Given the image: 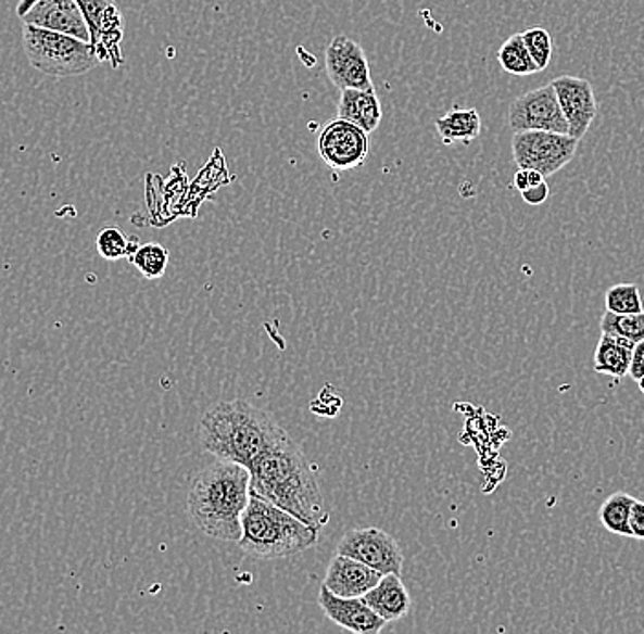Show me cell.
I'll use <instances>...</instances> for the list:
<instances>
[{"instance_id": "6da1fadb", "label": "cell", "mask_w": 644, "mask_h": 634, "mask_svg": "<svg viewBox=\"0 0 644 634\" xmlns=\"http://www.w3.org/2000/svg\"><path fill=\"white\" fill-rule=\"evenodd\" d=\"M250 473L251 494L285 508L317 531L328 525L330 513L317 476L290 435L264 452Z\"/></svg>"}, {"instance_id": "7a4b0ae2", "label": "cell", "mask_w": 644, "mask_h": 634, "mask_svg": "<svg viewBox=\"0 0 644 634\" xmlns=\"http://www.w3.org/2000/svg\"><path fill=\"white\" fill-rule=\"evenodd\" d=\"M205 452L222 461L250 468L264 452L288 438V432L248 401H224L211 406L198 424Z\"/></svg>"}, {"instance_id": "3957f363", "label": "cell", "mask_w": 644, "mask_h": 634, "mask_svg": "<svg viewBox=\"0 0 644 634\" xmlns=\"http://www.w3.org/2000/svg\"><path fill=\"white\" fill-rule=\"evenodd\" d=\"M250 497V468L220 459L203 468L192 481L187 512L203 534L222 542H239Z\"/></svg>"}, {"instance_id": "277c9868", "label": "cell", "mask_w": 644, "mask_h": 634, "mask_svg": "<svg viewBox=\"0 0 644 634\" xmlns=\"http://www.w3.org/2000/svg\"><path fill=\"white\" fill-rule=\"evenodd\" d=\"M319 542V531L302 519L251 494L242 516L239 545L245 554L261 559L290 558Z\"/></svg>"}, {"instance_id": "5b68a950", "label": "cell", "mask_w": 644, "mask_h": 634, "mask_svg": "<svg viewBox=\"0 0 644 634\" xmlns=\"http://www.w3.org/2000/svg\"><path fill=\"white\" fill-rule=\"evenodd\" d=\"M23 48L34 68L59 79L83 76L101 64L92 42L31 24L23 26Z\"/></svg>"}, {"instance_id": "8992f818", "label": "cell", "mask_w": 644, "mask_h": 634, "mask_svg": "<svg viewBox=\"0 0 644 634\" xmlns=\"http://www.w3.org/2000/svg\"><path fill=\"white\" fill-rule=\"evenodd\" d=\"M577 147L579 139L544 130L515 132L512 141L513 157L518 167L539 170L544 178L563 170L577 154Z\"/></svg>"}, {"instance_id": "52a82bcc", "label": "cell", "mask_w": 644, "mask_h": 634, "mask_svg": "<svg viewBox=\"0 0 644 634\" xmlns=\"http://www.w3.org/2000/svg\"><path fill=\"white\" fill-rule=\"evenodd\" d=\"M368 134L343 117L326 123L317 138L320 160L336 170L361 167L368 157Z\"/></svg>"}, {"instance_id": "ba28073f", "label": "cell", "mask_w": 644, "mask_h": 634, "mask_svg": "<svg viewBox=\"0 0 644 634\" xmlns=\"http://www.w3.org/2000/svg\"><path fill=\"white\" fill-rule=\"evenodd\" d=\"M507 122L515 132L544 130V132L568 134V122L564 117L552 83L515 99L509 106Z\"/></svg>"}, {"instance_id": "9c48e42d", "label": "cell", "mask_w": 644, "mask_h": 634, "mask_svg": "<svg viewBox=\"0 0 644 634\" xmlns=\"http://www.w3.org/2000/svg\"><path fill=\"white\" fill-rule=\"evenodd\" d=\"M81 7L90 42L101 63L119 68L123 64L122 42L125 35V21L114 0H77Z\"/></svg>"}, {"instance_id": "30bf717a", "label": "cell", "mask_w": 644, "mask_h": 634, "mask_svg": "<svg viewBox=\"0 0 644 634\" xmlns=\"http://www.w3.org/2000/svg\"><path fill=\"white\" fill-rule=\"evenodd\" d=\"M337 554L359 559L381 574H401L405 563L400 543L381 529H357L349 532L337 545Z\"/></svg>"}, {"instance_id": "8fae6325", "label": "cell", "mask_w": 644, "mask_h": 634, "mask_svg": "<svg viewBox=\"0 0 644 634\" xmlns=\"http://www.w3.org/2000/svg\"><path fill=\"white\" fill-rule=\"evenodd\" d=\"M17 15L24 24L90 42L87 18L77 0H18Z\"/></svg>"}, {"instance_id": "7c38bea8", "label": "cell", "mask_w": 644, "mask_h": 634, "mask_svg": "<svg viewBox=\"0 0 644 634\" xmlns=\"http://www.w3.org/2000/svg\"><path fill=\"white\" fill-rule=\"evenodd\" d=\"M326 74L339 90H374L365 50L346 35H337L326 48Z\"/></svg>"}, {"instance_id": "4fadbf2b", "label": "cell", "mask_w": 644, "mask_h": 634, "mask_svg": "<svg viewBox=\"0 0 644 634\" xmlns=\"http://www.w3.org/2000/svg\"><path fill=\"white\" fill-rule=\"evenodd\" d=\"M552 85L568 122V136L581 141L597 116V99L592 83L581 77L563 76Z\"/></svg>"}, {"instance_id": "5bb4252c", "label": "cell", "mask_w": 644, "mask_h": 634, "mask_svg": "<svg viewBox=\"0 0 644 634\" xmlns=\"http://www.w3.org/2000/svg\"><path fill=\"white\" fill-rule=\"evenodd\" d=\"M319 606L331 622L355 634H378L383 631L387 620L379 617L363 598H343L320 587Z\"/></svg>"}, {"instance_id": "9a60e30c", "label": "cell", "mask_w": 644, "mask_h": 634, "mask_svg": "<svg viewBox=\"0 0 644 634\" xmlns=\"http://www.w3.org/2000/svg\"><path fill=\"white\" fill-rule=\"evenodd\" d=\"M383 576L384 574L366 566L359 559L337 554L328 566L323 585L343 598H363L370 588L378 585Z\"/></svg>"}, {"instance_id": "2e32d148", "label": "cell", "mask_w": 644, "mask_h": 634, "mask_svg": "<svg viewBox=\"0 0 644 634\" xmlns=\"http://www.w3.org/2000/svg\"><path fill=\"white\" fill-rule=\"evenodd\" d=\"M363 600L387 622H397L405 618L413 606L411 594L406 591L405 583L401 582V574L395 572L384 574L378 585L363 596Z\"/></svg>"}, {"instance_id": "e0dca14e", "label": "cell", "mask_w": 644, "mask_h": 634, "mask_svg": "<svg viewBox=\"0 0 644 634\" xmlns=\"http://www.w3.org/2000/svg\"><path fill=\"white\" fill-rule=\"evenodd\" d=\"M337 117L354 123L366 134L376 132L383 119V109L378 93L376 90H341Z\"/></svg>"}, {"instance_id": "ac0fdd59", "label": "cell", "mask_w": 644, "mask_h": 634, "mask_svg": "<svg viewBox=\"0 0 644 634\" xmlns=\"http://www.w3.org/2000/svg\"><path fill=\"white\" fill-rule=\"evenodd\" d=\"M635 342L616 337V334L603 333L598 339L597 350H595V371L603 376L622 379L630 371L632 363V352Z\"/></svg>"}, {"instance_id": "d6986e66", "label": "cell", "mask_w": 644, "mask_h": 634, "mask_svg": "<svg viewBox=\"0 0 644 634\" xmlns=\"http://www.w3.org/2000/svg\"><path fill=\"white\" fill-rule=\"evenodd\" d=\"M435 130L445 144L470 143L482 132V117L477 109H454L435 119Z\"/></svg>"}, {"instance_id": "ffe728a7", "label": "cell", "mask_w": 644, "mask_h": 634, "mask_svg": "<svg viewBox=\"0 0 644 634\" xmlns=\"http://www.w3.org/2000/svg\"><path fill=\"white\" fill-rule=\"evenodd\" d=\"M635 497L624 492H617L609 496L598 508V519L609 532L617 536L632 537L630 532V512H632Z\"/></svg>"}, {"instance_id": "44dd1931", "label": "cell", "mask_w": 644, "mask_h": 634, "mask_svg": "<svg viewBox=\"0 0 644 634\" xmlns=\"http://www.w3.org/2000/svg\"><path fill=\"white\" fill-rule=\"evenodd\" d=\"M498 63L512 76H533V74L540 72L539 66L534 64L533 58H531V53H529L528 47H526V42H523L522 34L512 35L500 47Z\"/></svg>"}, {"instance_id": "7402d4cb", "label": "cell", "mask_w": 644, "mask_h": 634, "mask_svg": "<svg viewBox=\"0 0 644 634\" xmlns=\"http://www.w3.org/2000/svg\"><path fill=\"white\" fill-rule=\"evenodd\" d=\"M128 258L147 280H157L167 271L168 251L160 243H143Z\"/></svg>"}, {"instance_id": "603a6c76", "label": "cell", "mask_w": 644, "mask_h": 634, "mask_svg": "<svg viewBox=\"0 0 644 634\" xmlns=\"http://www.w3.org/2000/svg\"><path fill=\"white\" fill-rule=\"evenodd\" d=\"M601 333L616 334L628 341H644V312L617 315L606 312L601 318Z\"/></svg>"}, {"instance_id": "cb8c5ba5", "label": "cell", "mask_w": 644, "mask_h": 634, "mask_svg": "<svg viewBox=\"0 0 644 634\" xmlns=\"http://www.w3.org/2000/svg\"><path fill=\"white\" fill-rule=\"evenodd\" d=\"M96 248L103 258L116 262V259L127 258L130 254L136 253L140 243L136 237H125V232L119 231L117 227H106L99 232Z\"/></svg>"}, {"instance_id": "d4e9b609", "label": "cell", "mask_w": 644, "mask_h": 634, "mask_svg": "<svg viewBox=\"0 0 644 634\" xmlns=\"http://www.w3.org/2000/svg\"><path fill=\"white\" fill-rule=\"evenodd\" d=\"M606 312L617 315L644 312L643 296L635 283H616L606 293Z\"/></svg>"}, {"instance_id": "484cf974", "label": "cell", "mask_w": 644, "mask_h": 634, "mask_svg": "<svg viewBox=\"0 0 644 634\" xmlns=\"http://www.w3.org/2000/svg\"><path fill=\"white\" fill-rule=\"evenodd\" d=\"M523 42L528 47L534 64L539 66L540 72L550 66L553 58V39L546 28H531L522 34Z\"/></svg>"}, {"instance_id": "4316f807", "label": "cell", "mask_w": 644, "mask_h": 634, "mask_svg": "<svg viewBox=\"0 0 644 634\" xmlns=\"http://www.w3.org/2000/svg\"><path fill=\"white\" fill-rule=\"evenodd\" d=\"M630 532L635 540H644V502L635 499L630 512Z\"/></svg>"}, {"instance_id": "83f0119b", "label": "cell", "mask_w": 644, "mask_h": 634, "mask_svg": "<svg viewBox=\"0 0 644 634\" xmlns=\"http://www.w3.org/2000/svg\"><path fill=\"white\" fill-rule=\"evenodd\" d=\"M520 194H522V200L528 205H542V203L546 202L547 196H550V187H547L546 181H542L539 185H531V187H528Z\"/></svg>"}, {"instance_id": "f1b7e54d", "label": "cell", "mask_w": 644, "mask_h": 634, "mask_svg": "<svg viewBox=\"0 0 644 634\" xmlns=\"http://www.w3.org/2000/svg\"><path fill=\"white\" fill-rule=\"evenodd\" d=\"M628 376L632 377L633 381H639L644 377V341L637 342L633 347L632 363H630Z\"/></svg>"}, {"instance_id": "f546056e", "label": "cell", "mask_w": 644, "mask_h": 634, "mask_svg": "<svg viewBox=\"0 0 644 634\" xmlns=\"http://www.w3.org/2000/svg\"><path fill=\"white\" fill-rule=\"evenodd\" d=\"M513 185L517 191L523 192L528 187H531V179H529V168H518V173L513 178Z\"/></svg>"}, {"instance_id": "4dcf8cb0", "label": "cell", "mask_w": 644, "mask_h": 634, "mask_svg": "<svg viewBox=\"0 0 644 634\" xmlns=\"http://www.w3.org/2000/svg\"><path fill=\"white\" fill-rule=\"evenodd\" d=\"M637 384H639V390H641V393H644V377H643V379H639Z\"/></svg>"}]
</instances>
